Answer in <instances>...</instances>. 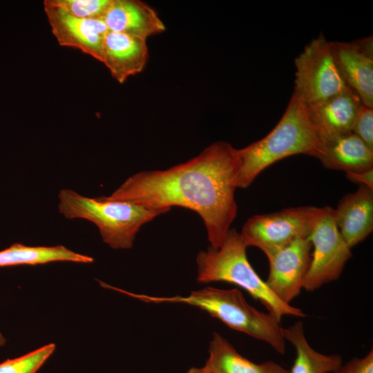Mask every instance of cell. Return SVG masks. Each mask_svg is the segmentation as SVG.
Listing matches in <instances>:
<instances>
[{"label":"cell","mask_w":373,"mask_h":373,"mask_svg":"<svg viewBox=\"0 0 373 373\" xmlns=\"http://www.w3.org/2000/svg\"><path fill=\"white\" fill-rule=\"evenodd\" d=\"M240 232L230 229L223 244L218 249L211 246L196 257L197 280L200 283L225 282L234 284L258 300L278 321L285 316L304 318L298 307L280 300L269 289L249 263Z\"/></svg>","instance_id":"4"},{"label":"cell","mask_w":373,"mask_h":373,"mask_svg":"<svg viewBox=\"0 0 373 373\" xmlns=\"http://www.w3.org/2000/svg\"><path fill=\"white\" fill-rule=\"evenodd\" d=\"M239 171L238 149L218 141L186 162L130 176L106 198L153 209L193 210L203 221L210 246L218 249L237 216Z\"/></svg>","instance_id":"1"},{"label":"cell","mask_w":373,"mask_h":373,"mask_svg":"<svg viewBox=\"0 0 373 373\" xmlns=\"http://www.w3.org/2000/svg\"><path fill=\"white\" fill-rule=\"evenodd\" d=\"M59 212L68 219L81 218L94 223L103 241L113 249H129L144 224L168 212L106 196L88 198L71 189L59 193Z\"/></svg>","instance_id":"5"},{"label":"cell","mask_w":373,"mask_h":373,"mask_svg":"<svg viewBox=\"0 0 373 373\" xmlns=\"http://www.w3.org/2000/svg\"><path fill=\"white\" fill-rule=\"evenodd\" d=\"M345 173L350 181L373 189V169L362 172H347Z\"/></svg>","instance_id":"24"},{"label":"cell","mask_w":373,"mask_h":373,"mask_svg":"<svg viewBox=\"0 0 373 373\" xmlns=\"http://www.w3.org/2000/svg\"><path fill=\"white\" fill-rule=\"evenodd\" d=\"M361 104L358 96L347 87L338 94L305 106L309 119L323 144L352 132Z\"/></svg>","instance_id":"12"},{"label":"cell","mask_w":373,"mask_h":373,"mask_svg":"<svg viewBox=\"0 0 373 373\" xmlns=\"http://www.w3.org/2000/svg\"><path fill=\"white\" fill-rule=\"evenodd\" d=\"M185 373H207L202 367H191Z\"/></svg>","instance_id":"25"},{"label":"cell","mask_w":373,"mask_h":373,"mask_svg":"<svg viewBox=\"0 0 373 373\" xmlns=\"http://www.w3.org/2000/svg\"><path fill=\"white\" fill-rule=\"evenodd\" d=\"M321 208L303 206L250 217L240 232L246 247L260 249L269 258L298 238H308Z\"/></svg>","instance_id":"6"},{"label":"cell","mask_w":373,"mask_h":373,"mask_svg":"<svg viewBox=\"0 0 373 373\" xmlns=\"http://www.w3.org/2000/svg\"><path fill=\"white\" fill-rule=\"evenodd\" d=\"M44 7L60 46L78 49L102 62L104 40L108 31L102 20L76 17L48 0L44 1Z\"/></svg>","instance_id":"10"},{"label":"cell","mask_w":373,"mask_h":373,"mask_svg":"<svg viewBox=\"0 0 373 373\" xmlns=\"http://www.w3.org/2000/svg\"><path fill=\"white\" fill-rule=\"evenodd\" d=\"M102 20L109 31L146 40L166 30L157 12L139 0H111Z\"/></svg>","instance_id":"14"},{"label":"cell","mask_w":373,"mask_h":373,"mask_svg":"<svg viewBox=\"0 0 373 373\" xmlns=\"http://www.w3.org/2000/svg\"><path fill=\"white\" fill-rule=\"evenodd\" d=\"M294 90L305 104L329 98L345 90L330 41L323 33L307 44L294 60Z\"/></svg>","instance_id":"7"},{"label":"cell","mask_w":373,"mask_h":373,"mask_svg":"<svg viewBox=\"0 0 373 373\" xmlns=\"http://www.w3.org/2000/svg\"><path fill=\"white\" fill-rule=\"evenodd\" d=\"M308 240L314 251L303 289L313 291L339 278L352 252L336 225L334 209L328 206L321 208Z\"/></svg>","instance_id":"8"},{"label":"cell","mask_w":373,"mask_h":373,"mask_svg":"<svg viewBox=\"0 0 373 373\" xmlns=\"http://www.w3.org/2000/svg\"><path fill=\"white\" fill-rule=\"evenodd\" d=\"M70 15L81 19L102 20L111 0H48Z\"/></svg>","instance_id":"21"},{"label":"cell","mask_w":373,"mask_h":373,"mask_svg":"<svg viewBox=\"0 0 373 373\" xmlns=\"http://www.w3.org/2000/svg\"><path fill=\"white\" fill-rule=\"evenodd\" d=\"M312 248L308 238H298L268 258L269 272L265 283L287 304H291L303 288Z\"/></svg>","instance_id":"9"},{"label":"cell","mask_w":373,"mask_h":373,"mask_svg":"<svg viewBox=\"0 0 373 373\" xmlns=\"http://www.w3.org/2000/svg\"><path fill=\"white\" fill-rule=\"evenodd\" d=\"M6 343V339L0 332V347Z\"/></svg>","instance_id":"26"},{"label":"cell","mask_w":373,"mask_h":373,"mask_svg":"<svg viewBox=\"0 0 373 373\" xmlns=\"http://www.w3.org/2000/svg\"><path fill=\"white\" fill-rule=\"evenodd\" d=\"M318 160L326 169L362 172L373 169V150L351 132L323 143Z\"/></svg>","instance_id":"16"},{"label":"cell","mask_w":373,"mask_h":373,"mask_svg":"<svg viewBox=\"0 0 373 373\" xmlns=\"http://www.w3.org/2000/svg\"><path fill=\"white\" fill-rule=\"evenodd\" d=\"M90 256L76 253L63 245L27 246L15 243L0 251V267L37 265L53 262L91 263Z\"/></svg>","instance_id":"19"},{"label":"cell","mask_w":373,"mask_h":373,"mask_svg":"<svg viewBox=\"0 0 373 373\" xmlns=\"http://www.w3.org/2000/svg\"><path fill=\"white\" fill-rule=\"evenodd\" d=\"M56 348L49 343L19 357L0 363V373H36Z\"/></svg>","instance_id":"20"},{"label":"cell","mask_w":373,"mask_h":373,"mask_svg":"<svg viewBox=\"0 0 373 373\" xmlns=\"http://www.w3.org/2000/svg\"><path fill=\"white\" fill-rule=\"evenodd\" d=\"M148 57L146 39L109 30L106 34L102 62L119 83L142 72Z\"/></svg>","instance_id":"13"},{"label":"cell","mask_w":373,"mask_h":373,"mask_svg":"<svg viewBox=\"0 0 373 373\" xmlns=\"http://www.w3.org/2000/svg\"><path fill=\"white\" fill-rule=\"evenodd\" d=\"M238 151V188L245 189L262 171L280 160L298 154L318 159L323 153V143L309 119L305 104L293 93L275 127L262 139Z\"/></svg>","instance_id":"2"},{"label":"cell","mask_w":373,"mask_h":373,"mask_svg":"<svg viewBox=\"0 0 373 373\" xmlns=\"http://www.w3.org/2000/svg\"><path fill=\"white\" fill-rule=\"evenodd\" d=\"M334 210V217L343 239L352 248L373 230V189L359 185L343 196Z\"/></svg>","instance_id":"15"},{"label":"cell","mask_w":373,"mask_h":373,"mask_svg":"<svg viewBox=\"0 0 373 373\" xmlns=\"http://www.w3.org/2000/svg\"><path fill=\"white\" fill-rule=\"evenodd\" d=\"M282 334L285 341L294 346L296 353L289 373H331L343 364L340 355L322 354L310 345L302 321L283 327Z\"/></svg>","instance_id":"18"},{"label":"cell","mask_w":373,"mask_h":373,"mask_svg":"<svg viewBox=\"0 0 373 373\" xmlns=\"http://www.w3.org/2000/svg\"><path fill=\"white\" fill-rule=\"evenodd\" d=\"M331 373H373V350L363 357L352 358Z\"/></svg>","instance_id":"23"},{"label":"cell","mask_w":373,"mask_h":373,"mask_svg":"<svg viewBox=\"0 0 373 373\" xmlns=\"http://www.w3.org/2000/svg\"><path fill=\"white\" fill-rule=\"evenodd\" d=\"M339 71L361 103L373 108V37L330 41Z\"/></svg>","instance_id":"11"},{"label":"cell","mask_w":373,"mask_h":373,"mask_svg":"<svg viewBox=\"0 0 373 373\" xmlns=\"http://www.w3.org/2000/svg\"><path fill=\"white\" fill-rule=\"evenodd\" d=\"M352 133L373 150V108L361 104L353 123Z\"/></svg>","instance_id":"22"},{"label":"cell","mask_w":373,"mask_h":373,"mask_svg":"<svg viewBox=\"0 0 373 373\" xmlns=\"http://www.w3.org/2000/svg\"><path fill=\"white\" fill-rule=\"evenodd\" d=\"M118 292L149 303H182L197 307L218 318L230 328L267 343L283 354L285 340L283 327L273 315L249 305L237 288L219 289L207 287L192 291L186 296L157 297L129 292L122 289Z\"/></svg>","instance_id":"3"},{"label":"cell","mask_w":373,"mask_h":373,"mask_svg":"<svg viewBox=\"0 0 373 373\" xmlns=\"http://www.w3.org/2000/svg\"><path fill=\"white\" fill-rule=\"evenodd\" d=\"M204 370L207 373H289L278 363L251 361L239 354L233 346L218 333H213L209 346V357Z\"/></svg>","instance_id":"17"}]
</instances>
